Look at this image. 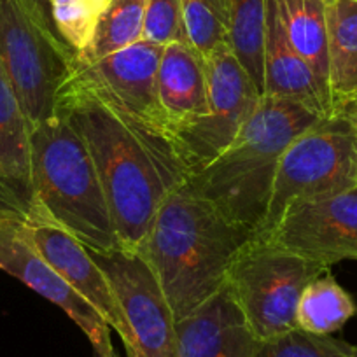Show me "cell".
Instances as JSON below:
<instances>
[{
    "label": "cell",
    "mask_w": 357,
    "mask_h": 357,
    "mask_svg": "<svg viewBox=\"0 0 357 357\" xmlns=\"http://www.w3.org/2000/svg\"><path fill=\"white\" fill-rule=\"evenodd\" d=\"M352 357H357V345H352Z\"/></svg>",
    "instance_id": "obj_30"
},
{
    "label": "cell",
    "mask_w": 357,
    "mask_h": 357,
    "mask_svg": "<svg viewBox=\"0 0 357 357\" xmlns=\"http://www.w3.org/2000/svg\"><path fill=\"white\" fill-rule=\"evenodd\" d=\"M208 114L178 135L175 147L188 175L222 153L252 116L261 93L231 47H218L207 58ZM188 178V177H186Z\"/></svg>",
    "instance_id": "obj_8"
},
{
    "label": "cell",
    "mask_w": 357,
    "mask_h": 357,
    "mask_svg": "<svg viewBox=\"0 0 357 357\" xmlns=\"http://www.w3.org/2000/svg\"><path fill=\"white\" fill-rule=\"evenodd\" d=\"M188 43L207 58L228 44L225 0H181Z\"/></svg>",
    "instance_id": "obj_23"
},
{
    "label": "cell",
    "mask_w": 357,
    "mask_h": 357,
    "mask_svg": "<svg viewBox=\"0 0 357 357\" xmlns=\"http://www.w3.org/2000/svg\"><path fill=\"white\" fill-rule=\"evenodd\" d=\"M257 345L228 286L175 322L177 357H256Z\"/></svg>",
    "instance_id": "obj_14"
},
{
    "label": "cell",
    "mask_w": 357,
    "mask_h": 357,
    "mask_svg": "<svg viewBox=\"0 0 357 357\" xmlns=\"http://www.w3.org/2000/svg\"><path fill=\"white\" fill-rule=\"evenodd\" d=\"M156 88L161 114L175 146L178 135L208 114L205 56L183 40L165 46L158 65Z\"/></svg>",
    "instance_id": "obj_15"
},
{
    "label": "cell",
    "mask_w": 357,
    "mask_h": 357,
    "mask_svg": "<svg viewBox=\"0 0 357 357\" xmlns=\"http://www.w3.org/2000/svg\"><path fill=\"white\" fill-rule=\"evenodd\" d=\"M142 40L163 47L188 43L181 0H146Z\"/></svg>",
    "instance_id": "obj_26"
},
{
    "label": "cell",
    "mask_w": 357,
    "mask_h": 357,
    "mask_svg": "<svg viewBox=\"0 0 357 357\" xmlns=\"http://www.w3.org/2000/svg\"><path fill=\"white\" fill-rule=\"evenodd\" d=\"M161 53L163 46L139 40L93 63L82 65L75 60L74 74L100 89L137 121L172 142L158 102L156 77Z\"/></svg>",
    "instance_id": "obj_13"
},
{
    "label": "cell",
    "mask_w": 357,
    "mask_h": 357,
    "mask_svg": "<svg viewBox=\"0 0 357 357\" xmlns=\"http://www.w3.org/2000/svg\"><path fill=\"white\" fill-rule=\"evenodd\" d=\"M333 111L357 91V0H326Z\"/></svg>",
    "instance_id": "obj_19"
},
{
    "label": "cell",
    "mask_w": 357,
    "mask_h": 357,
    "mask_svg": "<svg viewBox=\"0 0 357 357\" xmlns=\"http://www.w3.org/2000/svg\"><path fill=\"white\" fill-rule=\"evenodd\" d=\"M54 112H61L86 142L121 249L137 252L163 198L188 177L177 149L74 72L60 89Z\"/></svg>",
    "instance_id": "obj_1"
},
{
    "label": "cell",
    "mask_w": 357,
    "mask_h": 357,
    "mask_svg": "<svg viewBox=\"0 0 357 357\" xmlns=\"http://www.w3.org/2000/svg\"><path fill=\"white\" fill-rule=\"evenodd\" d=\"M29 2H30V4H32V6H36L37 9H40V11H43V13H46V15L51 18V15H50V6H47V0H29Z\"/></svg>",
    "instance_id": "obj_28"
},
{
    "label": "cell",
    "mask_w": 357,
    "mask_h": 357,
    "mask_svg": "<svg viewBox=\"0 0 357 357\" xmlns=\"http://www.w3.org/2000/svg\"><path fill=\"white\" fill-rule=\"evenodd\" d=\"M263 95L298 102L321 116L333 112L329 91L319 81L310 65L294 51L287 40L277 9V0H266Z\"/></svg>",
    "instance_id": "obj_16"
},
{
    "label": "cell",
    "mask_w": 357,
    "mask_h": 357,
    "mask_svg": "<svg viewBox=\"0 0 357 357\" xmlns=\"http://www.w3.org/2000/svg\"><path fill=\"white\" fill-rule=\"evenodd\" d=\"M321 118L298 102L263 95L231 144L183 184L229 221L257 235L284 151Z\"/></svg>",
    "instance_id": "obj_3"
},
{
    "label": "cell",
    "mask_w": 357,
    "mask_h": 357,
    "mask_svg": "<svg viewBox=\"0 0 357 357\" xmlns=\"http://www.w3.org/2000/svg\"><path fill=\"white\" fill-rule=\"evenodd\" d=\"M107 4L109 0H47L54 30L75 53L88 44Z\"/></svg>",
    "instance_id": "obj_25"
},
{
    "label": "cell",
    "mask_w": 357,
    "mask_h": 357,
    "mask_svg": "<svg viewBox=\"0 0 357 357\" xmlns=\"http://www.w3.org/2000/svg\"><path fill=\"white\" fill-rule=\"evenodd\" d=\"M287 40L329 91V32L326 0H277ZM331 95V91H329Z\"/></svg>",
    "instance_id": "obj_18"
},
{
    "label": "cell",
    "mask_w": 357,
    "mask_h": 357,
    "mask_svg": "<svg viewBox=\"0 0 357 357\" xmlns=\"http://www.w3.org/2000/svg\"><path fill=\"white\" fill-rule=\"evenodd\" d=\"M328 272L273 240L254 236L238 252L226 286L259 342L298 329L296 310L308 282Z\"/></svg>",
    "instance_id": "obj_7"
},
{
    "label": "cell",
    "mask_w": 357,
    "mask_h": 357,
    "mask_svg": "<svg viewBox=\"0 0 357 357\" xmlns=\"http://www.w3.org/2000/svg\"><path fill=\"white\" fill-rule=\"evenodd\" d=\"M146 0H109L77 63H93L142 40Z\"/></svg>",
    "instance_id": "obj_21"
},
{
    "label": "cell",
    "mask_w": 357,
    "mask_h": 357,
    "mask_svg": "<svg viewBox=\"0 0 357 357\" xmlns=\"http://www.w3.org/2000/svg\"><path fill=\"white\" fill-rule=\"evenodd\" d=\"M228 46L263 95L266 0H225Z\"/></svg>",
    "instance_id": "obj_22"
},
{
    "label": "cell",
    "mask_w": 357,
    "mask_h": 357,
    "mask_svg": "<svg viewBox=\"0 0 357 357\" xmlns=\"http://www.w3.org/2000/svg\"><path fill=\"white\" fill-rule=\"evenodd\" d=\"M36 208L95 252L121 249L93 158L75 126L54 112L32 128Z\"/></svg>",
    "instance_id": "obj_4"
},
{
    "label": "cell",
    "mask_w": 357,
    "mask_h": 357,
    "mask_svg": "<svg viewBox=\"0 0 357 357\" xmlns=\"http://www.w3.org/2000/svg\"><path fill=\"white\" fill-rule=\"evenodd\" d=\"M95 357H119L114 349L107 350V352H95Z\"/></svg>",
    "instance_id": "obj_29"
},
{
    "label": "cell",
    "mask_w": 357,
    "mask_h": 357,
    "mask_svg": "<svg viewBox=\"0 0 357 357\" xmlns=\"http://www.w3.org/2000/svg\"><path fill=\"white\" fill-rule=\"evenodd\" d=\"M30 135L32 125L0 61V205L23 218L36 208Z\"/></svg>",
    "instance_id": "obj_17"
},
{
    "label": "cell",
    "mask_w": 357,
    "mask_h": 357,
    "mask_svg": "<svg viewBox=\"0 0 357 357\" xmlns=\"http://www.w3.org/2000/svg\"><path fill=\"white\" fill-rule=\"evenodd\" d=\"M75 58L46 13L29 0H0V61L32 128L54 116Z\"/></svg>",
    "instance_id": "obj_5"
},
{
    "label": "cell",
    "mask_w": 357,
    "mask_h": 357,
    "mask_svg": "<svg viewBox=\"0 0 357 357\" xmlns=\"http://www.w3.org/2000/svg\"><path fill=\"white\" fill-rule=\"evenodd\" d=\"M89 252L107 275L121 307L128 328L126 356L177 357L174 312L142 254L125 249Z\"/></svg>",
    "instance_id": "obj_9"
},
{
    "label": "cell",
    "mask_w": 357,
    "mask_h": 357,
    "mask_svg": "<svg viewBox=\"0 0 357 357\" xmlns=\"http://www.w3.org/2000/svg\"><path fill=\"white\" fill-rule=\"evenodd\" d=\"M30 240L54 272L77 293L82 300L95 308L109 328L121 338L123 345L128 340V328L114 289L100 264L93 259L88 247L82 245L72 233L61 228L32 208L23 218Z\"/></svg>",
    "instance_id": "obj_12"
},
{
    "label": "cell",
    "mask_w": 357,
    "mask_h": 357,
    "mask_svg": "<svg viewBox=\"0 0 357 357\" xmlns=\"http://www.w3.org/2000/svg\"><path fill=\"white\" fill-rule=\"evenodd\" d=\"M0 270L56 305L88 336L95 352L114 349L111 328L91 305L86 303L50 266L25 229L23 215L0 205Z\"/></svg>",
    "instance_id": "obj_11"
},
{
    "label": "cell",
    "mask_w": 357,
    "mask_h": 357,
    "mask_svg": "<svg viewBox=\"0 0 357 357\" xmlns=\"http://www.w3.org/2000/svg\"><path fill=\"white\" fill-rule=\"evenodd\" d=\"M264 238L315 264L357 261V186L343 193L296 202Z\"/></svg>",
    "instance_id": "obj_10"
},
{
    "label": "cell",
    "mask_w": 357,
    "mask_h": 357,
    "mask_svg": "<svg viewBox=\"0 0 357 357\" xmlns=\"http://www.w3.org/2000/svg\"><path fill=\"white\" fill-rule=\"evenodd\" d=\"M357 186V128L331 112L301 132L280 158L266 218L256 236H266L287 207Z\"/></svg>",
    "instance_id": "obj_6"
},
{
    "label": "cell",
    "mask_w": 357,
    "mask_h": 357,
    "mask_svg": "<svg viewBox=\"0 0 357 357\" xmlns=\"http://www.w3.org/2000/svg\"><path fill=\"white\" fill-rule=\"evenodd\" d=\"M333 112H340V114L347 116V118L354 123V126L357 128V91L352 95V97L347 98L345 102H342L340 105H336L335 111Z\"/></svg>",
    "instance_id": "obj_27"
},
{
    "label": "cell",
    "mask_w": 357,
    "mask_h": 357,
    "mask_svg": "<svg viewBox=\"0 0 357 357\" xmlns=\"http://www.w3.org/2000/svg\"><path fill=\"white\" fill-rule=\"evenodd\" d=\"M254 236L181 184L163 198L137 252L156 275L177 322L226 286L233 261Z\"/></svg>",
    "instance_id": "obj_2"
},
{
    "label": "cell",
    "mask_w": 357,
    "mask_h": 357,
    "mask_svg": "<svg viewBox=\"0 0 357 357\" xmlns=\"http://www.w3.org/2000/svg\"><path fill=\"white\" fill-rule=\"evenodd\" d=\"M256 357H352V345L333 335L293 329L259 342Z\"/></svg>",
    "instance_id": "obj_24"
},
{
    "label": "cell",
    "mask_w": 357,
    "mask_h": 357,
    "mask_svg": "<svg viewBox=\"0 0 357 357\" xmlns=\"http://www.w3.org/2000/svg\"><path fill=\"white\" fill-rule=\"evenodd\" d=\"M356 314L357 305L354 298L328 270L303 289L298 301L296 322L298 328L312 335H333Z\"/></svg>",
    "instance_id": "obj_20"
}]
</instances>
